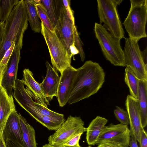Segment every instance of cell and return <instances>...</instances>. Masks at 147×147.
Wrapping results in <instances>:
<instances>
[{
    "label": "cell",
    "instance_id": "31",
    "mask_svg": "<svg viewBox=\"0 0 147 147\" xmlns=\"http://www.w3.org/2000/svg\"><path fill=\"white\" fill-rule=\"evenodd\" d=\"M140 147H147V133L142 127L140 140Z\"/></svg>",
    "mask_w": 147,
    "mask_h": 147
},
{
    "label": "cell",
    "instance_id": "40",
    "mask_svg": "<svg viewBox=\"0 0 147 147\" xmlns=\"http://www.w3.org/2000/svg\"><path fill=\"white\" fill-rule=\"evenodd\" d=\"M87 147H92L90 146H89Z\"/></svg>",
    "mask_w": 147,
    "mask_h": 147
},
{
    "label": "cell",
    "instance_id": "34",
    "mask_svg": "<svg viewBox=\"0 0 147 147\" xmlns=\"http://www.w3.org/2000/svg\"><path fill=\"white\" fill-rule=\"evenodd\" d=\"M131 137L129 146L130 147H138L137 141L134 136L131 134H130Z\"/></svg>",
    "mask_w": 147,
    "mask_h": 147
},
{
    "label": "cell",
    "instance_id": "16",
    "mask_svg": "<svg viewBox=\"0 0 147 147\" xmlns=\"http://www.w3.org/2000/svg\"><path fill=\"white\" fill-rule=\"evenodd\" d=\"M2 135L5 141L8 139L12 140L17 141L23 144L19 114L16 111L13 112L9 117Z\"/></svg>",
    "mask_w": 147,
    "mask_h": 147
},
{
    "label": "cell",
    "instance_id": "38",
    "mask_svg": "<svg viewBox=\"0 0 147 147\" xmlns=\"http://www.w3.org/2000/svg\"><path fill=\"white\" fill-rule=\"evenodd\" d=\"M55 147L53 146H51V145H50L48 144H44V145H43L42 147Z\"/></svg>",
    "mask_w": 147,
    "mask_h": 147
},
{
    "label": "cell",
    "instance_id": "30",
    "mask_svg": "<svg viewBox=\"0 0 147 147\" xmlns=\"http://www.w3.org/2000/svg\"><path fill=\"white\" fill-rule=\"evenodd\" d=\"M83 133H81L78 134L64 144L62 147L80 146L79 141Z\"/></svg>",
    "mask_w": 147,
    "mask_h": 147
},
{
    "label": "cell",
    "instance_id": "33",
    "mask_svg": "<svg viewBox=\"0 0 147 147\" xmlns=\"http://www.w3.org/2000/svg\"><path fill=\"white\" fill-rule=\"evenodd\" d=\"M4 22H0V50L3 42L4 34Z\"/></svg>",
    "mask_w": 147,
    "mask_h": 147
},
{
    "label": "cell",
    "instance_id": "19",
    "mask_svg": "<svg viewBox=\"0 0 147 147\" xmlns=\"http://www.w3.org/2000/svg\"><path fill=\"white\" fill-rule=\"evenodd\" d=\"M19 116L23 145L24 147H37L34 129L20 113H19Z\"/></svg>",
    "mask_w": 147,
    "mask_h": 147
},
{
    "label": "cell",
    "instance_id": "9",
    "mask_svg": "<svg viewBox=\"0 0 147 147\" xmlns=\"http://www.w3.org/2000/svg\"><path fill=\"white\" fill-rule=\"evenodd\" d=\"M75 25L73 12L70 6L65 7L62 3L55 26V32L71 55L70 49L73 43V29Z\"/></svg>",
    "mask_w": 147,
    "mask_h": 147
},
{
    "label": "cell",
    "instance_id": "7",
    "mask_svg": "<svg viewBox=\"0 0 147 147\" xmlns=\"http://www.w3.org/2000/svg\"><path fill=\"white\" fill-rule=\"evenodd\" d=\"M84 122L80 117L69 115L54 133L49 136L48 144L55 147L62 146L73 137L86 131Z\"/></svg>",
    "mask_w": 147,
    "mask_h": 147
},
{
    "label": "cell",
    "instance_id": "22",
    "mask_svg": "<svg viewBox=\"0 0 147 147\" xmlns=\"http://www.w3.org/2000/svg\"><path fill=\"white\" fill-rule=\"evenodd\" d=\"M50 19L55 26L59 17L62 0H42Z\"/></svg>",
    "mask_w": 147,
    "mask_h": 147
},
{
    "label": "cell",
    "instance_id": "8",
    "mask_svg": "<svg viewBox=\"0 0 147 147\" xmlns=\"http://www.w3.org/2000/svg\"><path fill=\"white\" fill-rule=\"evenodd\" d=\"M124 56L125 67L129 68L139 80L147 81V67L143 61L138 41L125 38Z\"/></svg>",
    "mask_w": 147,
    "mask_h": 147
},
{
    "label": "cell",
    "instance_id": "20",
    "mask_svg": "<svg viewBox=\"0 0 147 147\" xmlns=\"http://www.w3.org/2000/svg\"><path fill=\"white\" fill-rule=\"evenodd\" d=\"M147 81L139 80L138 100L142 125L143 128L147 124Z\"/></svg>",
    "mask_w": 147,
    "mask_h": 147
},
{
    "label": "cell",
    "instance_id": "6",
    "mask_svg": "<svg viewBox=\"0 0 147 147\" xmlns=\"http://www.w3.org/2000/svg\"><path fill=\"white\" fill-rule=\"evenodd\" d=\"M122 0H97V10L100 24L114 37L120 40L124 32L119 18L117 6Z\"/></svg>",
    "mask_w": 147,
    "mask_h": 147
},
{
    "label": "cell",
    "instance_id": "11",
    "mask_svg": "<svg viewBox=\"0 0 147 147\" xmlns=\"http://www.w3.org/2000/svg\"><path fill=\"white\" fill-rule=\"evenodd\" d=\"M21 49L14 47L3 74L1 85L9 96H13L15 88L18 65L21 58Z\"/></svg>",
    "mask_w": 147,
    "mask_h": 147
},
{
    "label": "cell",
    "instance_id": "21",
    "mask_svg": "<svg viewBox=\"0 0 147 147\" xmlns=\"http://www.w3.org/2000/svg\"><path fill=\"white\" fill-rule=\"evenodd\" d=\"M28 20L32 30L34 32L39 33L41 30V22L38 15L34 0H24Z\"/></svg>",
    "mask_w": 147,
    "mask_h": 147
},
{
    "label": "cell",
    "instance_id": "12",
    "mask_svg": "<svg viewBox=\"0 0 147 147\" xmlns=\"http://www.w3.org/2000/svg\"><path fill=\"white\" fill-rule=\"evenodd\" d=\"M77 72V69L71 66L60 74L56 97L61 107H64L68 102Z\"/></svg>",
    "mask_w": 147,
    "mask_h": 147
},
{
    "label": "cell",
    "instance_id": "2",
    "mask_svg": "<svg viewBox=\"0 0 147 147\" xmlns=\"http://www.w3.org/2000/svg\"><path fill=\"white\" fill-rule=\"evenodd\" d=\"M28 18L24 0H19L4 23L3 42L0 50L1 60L6 51L13 43L21 50L24 34L28 28Z\"/></svg>",
    "mask_w": 147,
    "mask_h": 147
},
{
    "label": "cell",
    "instance_id": "35",
    "mask_svg": "<svg viewBox=\"0 0 147 147\" xmlns=\"http://www.w3.org/2000/svg\"><path fill=\"white\" fill-rule=\"evenodd\" d=\"M142 57L146 67H147V48L142 51H141Z\"/></svg>",
    "mask_w": 147,
    "mask_h": 147
},
{
    "label": "cell",
    "instance_id": "25",
    "mask_svg": "<svg viewBox=\"0 0 147 147\" xmlns=\"http://www.w3.org/2000/svg\"><path fill=\"white\" fill-rule=\"evenodd\" d=\"M40 114L54 118L65 119L63 114L51 111L35 102L34 105L29 114L34 118Z\"/></svg>",
    "mask_w": 147,
    "mask_h": 147
},
{
    "label": "cell",
    "instance_id": "37",
    "mask_svg": "<svg viewBox=\"0 0 147 147\" xmlns=\"http://www.w3.org/2000/svg\"><path fill=\"white\" fill-rule=\"evenodd\" d=\"M1 60L0 59V86L1 85V82L3 74L7 67H1Z\"/></svg>",
    "mask_w": 147,
    "mask_h": 147
},
{
    "label": "cell",
    "instance_id": "26",
    "mask_svg": "<svg viewBox=\"0 0 147 147\" xmlns=\"http://www.w3.org/2000/svg\"><path fill=\"white\" fill-rule=\"evenodd\" d=\"M36 7L41 21L48 29L52 32H54L55 26L51 22L43 5L41 2L38 4L36 3Z\"/></svg>",
    "mask_w": 147,
    "mask_h": 147
},
{
    "label": "cell",
    "instance_id": "36",
    "mask_svg": "<svg viewBox=\"0 0 147 147\" xmlns=\"http://www.w3.org/2000/svg\"><path fill=\"white\" fill-rule=\"evenodd\" d=\"M0 147H7L2 133H0Z\"/></svg>",
    "mask_w": 147,
    "mask_h": 147
},
{
    "label": "cell",
    "instance_id": "32",
    "mask_svg": "<svg viewBox=\"0 0 147 147\" xmlns=\"http://www.w3.org/2000/svg\"><path fill=\"white\" fill-rule=\"evenodd\" d=\"M97 147H124L123 146L118 144L107 142L100 144Z\"/></svg>",
    "mask_w": 147,
    "mask_h": 147
},
{
    "label": "cell",
    "instance_id": "15",
    "mask_svg": "<svg viewBox=\"0 0 147 147\" xmlns=\"http://www.w3.org/2000/svg\"><path fill=\"white\" fill-rule=\"evenodd\" d=\"M46 65L47 69L46 76L40 85L45 96L49 101L54 96H57L60 77L57 71L48 61L46 62Z\"/></svg>",
    "mask_w": 147,
    "mask_h": 147
},
{
    "label": "cell",
    "instance_id": "13",
    "mask_svg": "<svg viewBox=\"0 0 147 147\" xmlns=\"http://www.w3.org/2000/svg\"><path fill=\"white\" fill-rule=\"evenodd\" d=\"M125 106L129 118L130 134L133 135L139 142L142 127L138 100L128 95L125 101Z\"/></svg>",
    "mask_w": 147,
    "mask_h": 147
},
{
    "label": "cell",
    "instance_id": "10",
    "mask_svg": "<svg viewBox=\"0 0 147 147\" xmlns=\"http://www.w3.org/2000/svg\"><path fill=\"white\" fill-rule=\"evenodd\" d=\"M131 137L128 125L121 123H111L105 126L101 131L96 145L113 142L119 144L124 147H128Z\"/></svg>",
    "mask_w": 147,
    "mask_h": 147
},
{
    "label": "cell",
    "instance_id": "18",
    "mask_svg": "<svg viewBox=\"0 0 147 147\" xmlns=\"http://www.w3.org/2000/svg\"><path fill=\"white\" fill-rule=\"evenodd\" d=\"M108 120L104 117L97 116L90 123L86 128V142L89 146H94Z\"/></svg>",
    "mask_w": 147,
    "mask_h": 147
},
{
    "label": "cell",
    "instance_id": "28",
    "mask_svg": "<svg viewBox=\"0 0 147 147\" xmlns=\"http://www.w3.org/2000/svg\"><path fill=\"white\" fill-rule=\"evenodd\" d=\"M78 50L79 54L82 61H83L85 59V56L83 49V43L80 38L77 28L75 26L73 29V43Z\"/></svg>",
    "mask_w": 147,
    "mask_h": 147
},
{
    "label": "cell",
    "instance_id": "17",
    "mask_svg": "<svg viewBox=\"0 0 147 147\" xmlns=\"http://www.w3.org/2000/svg\"><path fill=\"white\" fill-rule=\"evenodd\" d=\"M16 111L13 96H9L5 89L0 86V133H2L10 115Z\"/></svg>",
    "mask_w": 147,
    "mask_h": 147
},
{
    "label": "cell",
    "instance_id": "5",
    "mask_svg": "<svg viewBox=\"0 0 147 147\" xmlns=\"http://www.w3.org/2000/svg\"><path fill=\"white\" fill-rule=\"evenodd\" d=\"M41 24L40 32L48 47L52 67L61 74L64 69L71 66L72 55L69 53L55 32L48 29L42 22Z\"/></svg>",
    "mask_w": 147,
    "mask_h": 147
},
{
    "label": "cell",
    "instance_id": "39",
    "mask_svg": "<svg viewBox=\"0 0 147 147\" xmlns=\"http://www.w3.org/2000/svg\"><path fill=\"white\" fill-rule=\"evenodd\" d=\"M81 147L80 146H78V147H77V146H66V147Z\"/></svg>",
    "mask_w": 147,
    "mask_h": 147
},
{
    "label": "cell",
    "instance_id": "3",
    "mask_svg": "<svg viewBox=\"0 0 147 147\" xmlns=\"http://www.w3.org/2000/svg\"><path fill=\"white\" fill-rule=\"evenodd\" d=\"M131 6L123 24L129 38L138 41L147 37V0H130Z\"/></svg>",
    "mask_w": 147,
    "mask_h": 147
},
{
    "label": "cell",
    "instance_id": "27",
    "mask_svg": "<svg viewBox=\"0 0 147 147\" xmlns=\"http://www.w3.org/2000/svg\"><path fill=\"white\" fill-rule=\"evenodd\" d=\"M115 118L120 123L123 125H129V120L128 113L127 111L118 106L114 111Z\"/></svg>",
    "mask_w": 147,
    "mask_h": 147
},
{
    "label": "cell",
    "instance_id": "1",
    "mask_svg": "<svg viewBox=\"0 0 147 147\" xmlns=\"http://www.w3.org/2000/svg\"><path fill=\"white\" fill-rule=\"evenodd\" d=\"M77 71L67 102L69 105L96 93L105 81L104 70L96 62L87 61Z\"/></svg>",
    "mask_w": 147,
    "mask_h": 147
},
{
    "label": "cell",
    "instance_id": "4",
    "mask_svg": "<svg viewBox=\"0 0 147 147\" xmlns=\"http://www.w3.org/2000/svg\"><path fill=\"white\" fill-rule=\"evenodd\" d=\"M94 30L106 59L114 66L125 67L123 50L120 40L114 37L100 24L95 23Z\"/></svg>",
    "mask_w": 147,
    "mask_h": 147
},
{
    "label": "cell",
    "instance_id": "29",
    "mask_svg": "<svg viewBox=\"0 0 147 147\" xmlns=\"http://www.w3.org/2000/svg\"><path fill=\"white\" fill-rule=\"evenodd\" d=\"M15 43L13 44L6 51L1 61V67H6L7 65L9 59L11 57L14 48Z\"/></svg>",
    "mask_w": 147,
    "mask_h": 147
},
{
    "label": "cell",
    "instance_id": "14",
    "mask_svg": "<svg viewBox=\"0 0 147 147\" xmlns=\"http://www.w3.org/2000/svg\"><path fill=\"white\" fill-rule=\"evenodd\" d=\"M23 81L26 86V90L36 102L48 108L49 101L45 97L40 84L34 78L32 72L28 69L23 70Z\"/></svg>",
    "mask_w": 147,
    "mask_h": 147
},
{
    "label": "cell",
    "instance_id": "23",
    "mask_svg": "<svg viewBox=\"0 0 147 147\" xmlns=\"http://www.w3.org/2000/svg\"><path fill=\"white\" fill-rule=\"evenodd\" d=\"M124 81L129 89L130 95L137 99L139 88V80L128 67L125 69Z\"/></svg>",
    "mask_w": 147,
    "mask_h": 147
},
{
    "label": "cell",
    "instance_id": "24",
    "mask_svg": "<svg viewBox=\"0 0 147 147\" xmlns=\"http://www.w3.org/2000/svg\"><path fill=\"white\" fill-rule=\"evenodd\" d=\"M19 1L18 0H0V22H5Z\"/></svg>",
    "mask_w": 147,
    "mask_h": 147
}]
</instances>
